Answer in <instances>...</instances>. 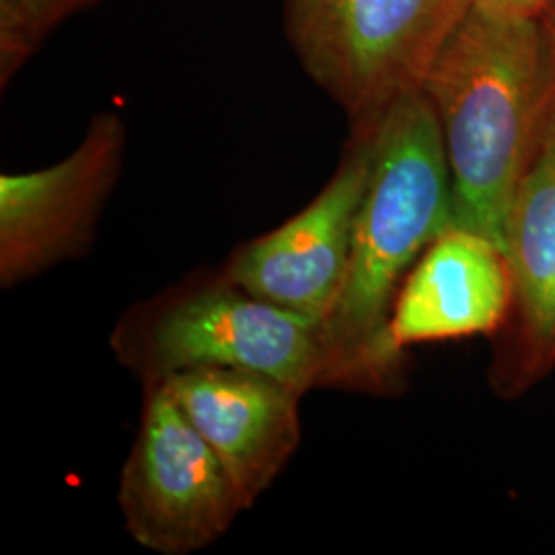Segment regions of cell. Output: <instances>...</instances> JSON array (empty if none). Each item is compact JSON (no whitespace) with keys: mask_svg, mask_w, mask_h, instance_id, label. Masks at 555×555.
<instances>
[{"mask_svg":"<svg viewBox=\"0 0 555 555\" xmlns=\"http://www.w3.org/2000/svg\"><path fill=\"white\" fill-rule=\"evenodd\" d=\"M474 0H282L302 70L346 112L375 126L422 89L430 64Z\"/></svg>","mask_w":555,"mask_h":555,"instance_id":"3","label":"cell"},{"mask_svg":"<svg viewBox=\"0 0 555 555\" xmlns=\"http://www.w3.org/2000/svg\"><path fill=\"white\" fill-rule=\"evenodd\" d=\"M373 149V126L352 130L334 178L315 199L272 233L243 245L227 263L224 280L300 315L327 318L348 270Z\"/></svg>","mask_w":555,"mask_h":555,"instance_id":"7","label":"cell"},{"mask_svg":"<svg viewBox=\"0 0 555 555\" xmlns=\"http://www.w3.org/2000/svg\"><path fill=\"white\" fill-rule=\"evenodd\" d=\"M139 319V318H137ZM118 332V352L144 380L192 369H243L305 396L327 387L323 325L222 280L160 302Z\"/></svg>","mask_w":555,"mask_h":555,"instance_id":"4","label":"cell"},{"mask_svg":"<svg viewBox=\"0 0 555 555\" xmlns=\"http://www.w3.org/2000/svg\"><path fill=\"white\" fill-rule=\"evenodd\" d=\"M422 91L442 130L453 227L502 245L511 199L555 101L543 17L498 15L472 4L430 64Z\"/></svg>","mask_w":555,"mask_h":555,"instance_id":"2","label":"cell"},{"mask_svg":"<svg viewBox=\"0 0 555 555\" xmlns=\"http://www.w3.org/2000/svg\"><path fill=\"white\" fill-rule=\"evenodd\" d=\"M515 297L511 261L494 238L449 227L410 270L391 315V339L410 346L461 337H494Z\"/></svg>","mask_w":555,"mask_h":555,"instance_id":"10","label":"cell"},{"mask_svg":"<svg viewBox=\"0 0 555 555\" xmlns=\"http://www.w3.org/2000/svg\"><path fill=\"white\" fill-rule=\"evenodd\" d=\"M126 531L160 555H188L229 531L247 502L163 383H146L139 435L121 469Z\"/></svg>","mask_w":555,"mask_h":555,"instance_id":"5","label":"cell"},{"mask_svg":"<svg viewBox=\"0 0 555 555\" xmlns=\"http://www.w3.org/2000/svg\"><path fill=\"white\" fill-rule=\"evenodd\" d=\"M373 144L346 278L321 325L327 387L397 396L408 378V352L389 332L397 295L424 249L453 227V194L437 112L422 89L391 103Z\"/></svg>","mask_w":555,"mask_h":555,"instance_id":"1","label":"cell"},{"mask_svg":"<svg viewBox=\"0 0 555 555\" xmlns=\"http://www.w3.org/2000/svg\"><path fill=\"white\" fill-rule=\"evenodd\" d=\"M103 0H0V85L7 87L60 25Z\"/></svg>","mask_w":555,"mask_h":555,"instance_id":"11","label":"cell"},{"mask_svg":"<svg viewBox=\"0 0 555 555\" xmlns=\"http://www.w3.org/2000/svg\"><path fill=\"white\" fill-rule=\"evenodd\" d=\"M157 383L219 455L247 506H254L297 451L302 396L276 378L243 369H192Z\"/></svg>","mask_w":555,"mask_h":555,"instance_id":"9","label":"cell"},{"mask_svg":"<svg viewBox=\"0 0 555 555\" xmlns=\"http://www.w3.org/2000/svg\"><path fill=\"white\" fill-rule=\"evenodd\" d=\"M126 126L114 112L91 119L56 165L0 176V284L13 288L91 247L95 222L121 171Z\"/></svg>","mask_w":555,"mask_h":555,"instance_id":"6","label":"cell"},{"mask_svg":"<svg viewBox=\"0 0 555 555\" xmlns=\"http://www.w3.org/2000/svg\"><path fill=\"white\" fill-rule=\"evenodd\" d=\"M543 23H545L547 38H550V46H552V56H554L555 68V0L552 2V7L545 11V15H543Z\"/></svg>","mask_w":555,"mask_h":555,"instance_id":"13","label":"cell"},{"mask_svg":"<svg viewBox=\"0 0 555 555\" xmlns=\"http://www.w3.org/2000/svg\"><path fill=\"white\" fill-rule=\"evenodd\" d=\"M502 245L515 297L492 337L488 383L500 399H518L555 371V101L533 160L511 199Z\"/></svg>","mask_w":555,"mask_h":555,"instance_id":"8","label":"cell"},{"mask_svg":"<svg viewBox=\"0 0 555 555\" xmlns=\"http://www.w3.org/2000/svg\"><path fill=\"white\" fill-rule=\"evenodd\" d=\"M554 0H474L472 4L483 11L511 17H543Z\"/></svg>","mask_w":555,"mask_h":555,"instance_id":"12","label":"cell"}]
</instances>
